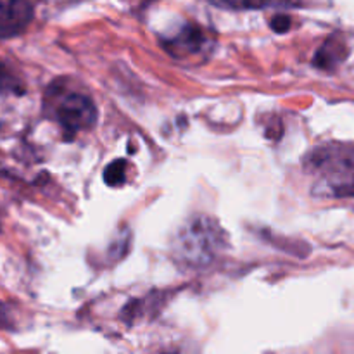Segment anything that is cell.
I'll return each mask as SVG.
<instances>
[{"label": "cell", "mask_w": 354, "mask_h": 354, "mask_svg": "<svg viewBox=\"0 0 354 354\" xmlns=\"http://www.w3.org/2000/svg\"><path fill=\"white\" fill-rule=\"evenodd\" d=\"M33 19V6L16 0H0V38L23 33Z\"/></svg>", "instance_id": "obj_3"}, {"label": "cell", "mask_w": 354, "mask_h": 354, "mask_svg": "<svg viewBox=\"0 0 354 354\" xmlns=\"http://www.w3.org/2000/svg\"><path fill=\"white\" fill-rule=\"evenodd\" d=\"M227 245V234L209 216H194L180 228L173 242L176 265L185 268H204L220 256Z\"/></svg>", "instance_id": "obj_1"}, {"label": "cell", "mask_w": 354, "mask_h": 354, "mask_svg": "<svg viewBox=\"0 0 354 354\" xmlns=\"http://www.w3.org/2000/svg\"><path fill=\"white\" fill-rule=\"evenodd\" d=\"M270 24H272V30L275 31V33H286V31L290 30V17L286 16V14H277V16L270 21Z\"/></svg>", "instance_id": "obj_8"}, {"label": "cell", "mask_w": 354, "mask_h": 354, "mask_svg": "<svg viewBox=\"0 0 354 354\" xmlns=\"http://www.w3.org/2000/svg\"><path fill=\"white\" fill-rule=\"evenodd\" d=\"M339 45H341L339 41H334L328 38L327 44H325L324 47L317 52V55H315V61H313L315 64H317L318 68H324V69H328L332 68V66L337 64L342 57H346L344 52L335 50V47H339Z\"/></svg>", "instance_id": "obj_5"}, {"label": "cell", "mask_w": 354, "mask_h": 354, "mask_svg": "<svg viewBox=\"0 0 354 354\" xmlns=\"http://www.w3.org/2000/svg\"><path fill=\"white\" fill-rule=\"evenodd\" d=\"M55 120L69 135L88 130L97 121V107L82 93H68L55 104Z\"/></svg>", "instance_id": "obj_2"}, {"label": "cell", "mask_w": 354, "mask_h": 354, "mask_svg": "<svg viewBox=\"0 0 354 354\" xmlns=\"http://www.w3.org/2000/svg\"><path fill=\"white\" fill-rule=\"evenodd\" d=\"M207 44L206 33L196 24H187L180 30L176 37L169 38L165 41V47L169 54L176 57H183L187 54H197L203 50Z\"/></svg>", "instance_id": "obj_4"}, {"label": "cell", "mask_w": 354, "mask_h": 354, "mask_svg": "<svg viewBox=\"0 0 354 354\" xmlns=\"http://www.w3.org/2000/svg\"><path fill=\"white\" fill-rule=\"evenodd\" d=\"M0 92H12V93H23V88L19 86V82L14 78L12 73L0 64Z\"/></svg>", "instance_id": "obj_7"}, {"label": "cell", "mask_w": 354, "mask_h": 354, "mask_svg": "<svg viewBox=\"0 0 354 354\" xmlns=\"http://www.w3.org/2000/svg\"><path fill=\"white\" fill-rule=\"evenodd\" d=\"M104 180L109 187H120L123 185L127 180V162L123 159H116L107 168L104 169Z\"/></svg>", "instance_id": "obj_6"}, {"label": "cell", "mask_w": 354, "mask_h": 354, "mask_svg": "<svg viewBox=\"0 0 354 354\" xmlns=\"http://www.w3.org/2000/svg\"><path fill=\"white\" fill-rule=\"evenodd\" d=\"M166 354H178V353H166Z\"/></svg>", "instance_id": "obj_9"}]
</instances>
